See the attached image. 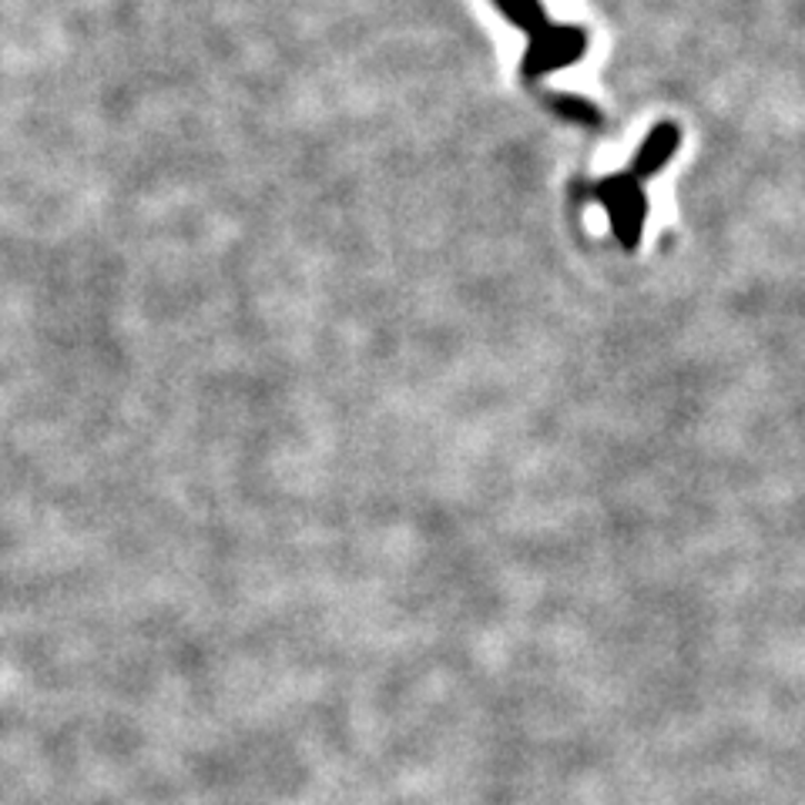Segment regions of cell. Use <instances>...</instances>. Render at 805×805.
Wrapping results in <instances>:
<instances>
[{
    "label": "cell",
    "instance_id": "obj_1",
    "mask_svg": "<svg viewBox=\"0 0 805 805\" xmlns=\"http://www.w3.org/2000/svg\"><path fill=\"white\" fill-rule=\"evenodd\" d=\"M675 141H678V138H675V128H662V131H658V135L648 141V151H642V158H638L642 165H638V168H642V171L658 168V165H662V158H665V155L675 148Z\"/></svg>",
    "mask_w": 805,
    "mask_h": 805
},
{
    "label": "cell",
    "instance_id": "obj_2",
    "mask_svg": "<svg viewBox=\"0 0 805 805\" xmlns=\"http://www.w3.org/2000/svg\"><path fill=\"white\" fill-rule=\"evenodd\" d=\"M500 8H504L514 21H520V24H534V21L540 18L534 0H500Z\"/></svg>",
    "mask_w": 805,
    "mask_h": 805
}]
</instances>
